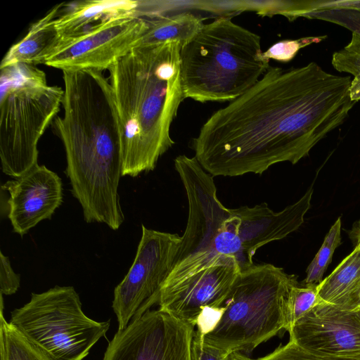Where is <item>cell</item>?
Masks as SVG:
<instances>
[{
  "label": "cell",
  "mask_w": 360,
  "mask_h": 360,
  "mask_svg": "<svg viewBox=\"0 0 360 360\" xmlns=\"http://www.w3.org/2000/svg\"><path fill=\"white\" fill-rule=\"evenodd\" d=\"M1 188L8 192V217L21 237L39 222L50 219L63 202L62 181L44 165H37Z\"/></svg>",
  "instance_id": "cell-12"
},
{
  "label": "cell",
  "mask_w": 360,
  "mask_h": 360,
  "mask_svg": "<svg viewBox=\"0 0 360 360\" xmlns=\"http://www.w3.org/2000/svg\"><path fill=\"white\" fill-rule=\"evenodd\" d=\"M323 302L318 292L317 285H294L290 290L285 304V329L288 333L294 325L315 307Z\"/></svg>",
  "instance_id": "cell-18"
},
{
  "label": "cell",
  "mask_w": 360,
  "mask_h": 360,
  "mask_svg": "<svg viewBox=\"0 0 360 360\" xmlns=\"http://www.w3.org/2000/svg\"><path fill=\"white\" fill-rule=\"evenodd\" d=\"M147 21L148 28L136 46L176 41L182 47L204 25L202 18L191 11L170 15L157 14L150 16Z\"/></svg>",
  "instance_id": "cell-15"
},
{
  "label": "cell",
  "mask_w": 360,
  "mask_h": 360,
  "mask_svg": "<svg viewBox=\"0 0 360 360\" xmlns=\"http://www.w3.org/2000/svg\"><path fill=\"white\" fill-rule=\"evenodd\" d=\"M341 243V219L339 217L330 227L324 240L309 264L304 285H318L323 280V274L331 262L335 249Z\"/></svg>",
  "instance_id": "cell-20"
},
{
  "label": "cell",
  "mask_w": 360,
  "mask_h": 360,
  "mask_svg": "<svg viewBox=\"0 0 360 360\" xmlns=\"http://www.w3.org/2000/svg\"><path fill=\"white\" fill-rule=\"evenodd\" d=\"M257 360H340L319 356L302 347L295 341L290 340L273 352Z\"/></svg>",
  "instance_id": "cell-23"
},
{
  "label": "cell",
  "mask_w": 360,
  "mask_h": 360,
  "mask_svg": "<svg viewBox=\"0 0 360 360\" xmlns=\"http://www.w3.org/2000/svg\"><path fill=\"white\" fill-rule=\"evenodd\" d=\"M63 6V3L54 6L42 18L33 23L27 34L8 49L0 68L18 63L44 64L60 43L56 19Z\"/></svg>",
  "instance_id": "cell-14"
},
{
  "label": "cell",
  "mask_w": 360,
  "mask_h": 360,
  "mask_svg": "<svg viewBox=\"0 0 360 360\" xmlns=\"http://www.w3.org/2000/svg\"><path fill=\"white\" fill-rule=\"evenodd\" d=\"M63 6L56 19L60 41L80 37L112 20L141 17V1L85 0L64 3Z\"/></svg>",
  "instance_id": "cell-13"
},
{
  "label": "cell",
  "mask_w": 360,
  "mask_h": 360,
  "mask_svg": "<svg viewBox=\"0 0 360 360\" xmlns=\"http://www.w3.org/2000/svg\"><path fill=\"white\" fill-rule=\"evenodd\" d=\"M360 286V244L347 256L333 271L317 285L322 300L345 307Z\"/></svg>",
  "instance_id": "cell-16"
},
{
  "label": "cell",
  "mask_w": 360,
  "mask_h": 360,
  "mask_svg": "<svg viewBox=\"0 0 360 360\" xmlns=\"http://www.w3.org/2000/svg\"><path fill=\"white\" fill-rule=\"evenodd\" d=\"M351 81L315 62L270 66L203 124L193 141L194 157L212 176L262 174L277 163L296 164L349 115L356 103Z\"/></svg>",
  "instance_id": "cell-1"
},
{
  "label": "cell",
  "mask_w": 360,
  "mask_h": 360,
  "mask_svg": "<svg viewBox=\"0 0 360 360\" xmlns=\"http://www.w3.org/2000/svg\"><path fill=\"white\" fill-rule=\"evenodd\" d=\"M347 308H360V286L350 297L347 306Z\"/></svg>",
  "instance_id": "cell-28"
},
{
  "label": "cell",
  "mask_w": 360,
  "mask_h": 360,
  "mask_svg": "<svg viewBox=\"0 0 360 360\" xmlns=\"http://www.w3.org/2000/svg\"><path fill=\"white\" fill-rule=\"evenodd\" d=\"M349 235L355 245L360 244V220L354 224Z\"/></svg>",
  "instance_id": "cell-27"
},
{
  "label": "cell",
  "mask_w": 360,
  "mask_h": 360,
  "mask_svg": "<svg viewBox=\"0 0 360 360\" xmlns=\"http://www.w3.org/2000/svg\"><path fill=\"white\" fill-rule=\"evenodd\" d=\"M20 275L11 267L8 257L0 252V292L1 295H11L20 287Z\"/></svg>",
  "instance_id": "cell-25"
},
{
  "label": "cell",
  "mask_w": 360,
  "mask_h": 360,
  "mask_svg": "<svg viewBox=\"0 0 360 360\" xmlns=\"http://www.w3.org/2000/svg\"><path fill=\"white\" fill-rule=\"evenodd\" d=\"M231 353L207 344L203 336L195 331L191 347V360H226Z\"/></svg>",
  "instance_id": "cell-24"
},
{
  "label": "cell",
  "mask_w": 360,
  "mask_h": 360,
  "mask_svg": "<svg viewBox=\"0 0 360 360\" xmlns=\"http://www.w3.org/2000/svg\"><path fill=\"white\" fill-rule=\"evenodd\" d=\"M194 326L159 309L117 331L103 360H191Z\"/></svg>",
  "instance_id": "cell-9"
},
{
  "label": "cell",
  "mask_w": 360,
  "mask_h": 360,
  "mask_svg": "<svg viewBox=\"0 0 360 360\" xmlns=\"http://www.w3.org/2000/svg\"><path fill=\"white\" fill-rule=\"evenodd\" d=\"M63 75L64 113L53 127L64 146L72 193L87 223L118 230L124 220L118 194L122 131L110 83L96 70Z\"/></svg>",
  "instance_id": "cell-2"
},
{
  "label": "cell",
  "mask_w": 360,
  "mask_h": 360,
  "mask_svg": "<svg viewBox=\"0 0 360 360\" xmlns=\"http://www.w3.org/2000/svg\"><path fill=\"white\" fill-rule=\"evenodd\" d=\"M176 41L137 46L109 68L122 131V176L153 170L173 145L170 128L185 99Z\"/></svg>",
  "instance_id": "cell-3"
},
{
  "label": "cell",
  "mask_w": 360,
  "mask_h": 360,
  "mask_svg": "<svg viewBox=\"0 0 360 360\" xmlns=\"http://www.w3.org/2000/svg\"><path fill=\"white\" fill-rule=\"evenodd\" d=\"M297 276L272 264L241 271L225 300L224 313L205 342L232 352L249 353L285 329L284 309Z\"/></svg>",
  "instance_id": "cell-6"
},
{
  "label": "cell",
  "mask_w": 360,
  "mask_h": 360,
  "mask_svg": "<svg viewBox=\"0 0 360 360\" xmlns=\"http://www.w3.org/2000/svg\"><path fill=\"white\" fill-rule=\"evenodd\" d=\"M260 41L259 35L228 15L204 24L180 51L184 98L232 101L245 94L270 67Z\"/></svg>",
  "instance_id": "cell-4"
},
{
  "label": "cell",
  "mask_w": 360,
  "mask_h": 360,
  "mask_svg": "<svg viewBox=\"0 0 360 360\" xmlns=\"http://www.w3.org/2000/svg\"><path fill=\"white\" fill-rule=\"evenodd\" d=\"M11 314L9 322L48 360H83L110 328L109 321H96L83 312L72 286L32 293Z\"/></svg>",
  "instance_id": "cell-7"
},
{
  "label": "cell",
  "mask_w": 360,
  "mask_h": 360,
  "mask_svg": "<svg viewBox=\"0 0 360 360\" xmlns=\"http://www.w3.org/2000/svg\"><path fill=\"white\" fill-rule=\"evenodd\" d=\"M141 226L133 264L114 290L112 307L118 323L117 331L158 304L181 241V236L176 233Z\"/></svg>",
  "instance_id": "cell-8"
},
{
  "label": "cell",
  "mask_w": 360,
  "mask_h": 360,
  "mask_svg": "<svg viewBox=\"0 0 360 360\" xmlns=\"http://www.w3.org/2000/svg\"><path fill=\"white\" fill-rule=\"evenodd\" d=\"M332 7L360 9V0H319L315 10Z\"/></svg>",
  "instance_id": "cell-26"
},
{
  "label": "cell",
  "mask_w": 360,
  "mask_h": 360,
  "mask_svg": "<svg viewBox=\"0 0 360 360\" xmlns=\"http://www.w3.org/2000/svg\"><path fill=\"white\" fill-rule=\"evenodd\" d=\"M302 17L337 24L360 35V9L332 7L311 11Z\"/></svg>",
  "instance_id": "cell-21"
},
{
  "label": "cell",
  "mask_w": 360,
  "mask_h": 360,
  "mask_svg": "<svg viewBox=\"0 0 360 360\" xmlns=\"http://www.w3.org/2000/svg\"><path fill=\"white\" fill-rule=\"evenodd\" d=\"M1 295L0 360H48L10 322L3 314Z\"/></svg>",
  "instance_id": "cell-17"
},
{
  "label": "cell",
  "mask_w": 360,
  "mask_h": 360,
  "mask_svg": "<svg viewBox=\"0 0 360 360\" xmlns=\"http://www.w3.org/2000/svg\"><path fill=\"white\" fill-rule=\"evenodd\" d=\"M326 37V36L307 37L294 40L281 41L264 51V55L269 60L273 58L281 62H289L301 49L314 43H319Z\"/></svg>",
  "instance_id": "cell-22"
},
{
  "label": "cell",
  "mask_w": 360,
  "mask_h": 360,
  "mask_svg": "<svg viewBox=\"0 0 360 360\" xmlns=\"http://www.w3.org/2000/svg\"><path fill=\"white\" fill-rule=\"evenodd\" d=\"M0 158L14 179L38 165V142L62 104L64 89L47 83L36 65L0 68Z\"/></svg>",
  "instance_id": "cell-5"
},
{
  "label": "cell",
  "mask_w": 360,
  "mask_h": 360,
  "mask_svg": "<svg viewBox=\"0 0 360 360\" xmlns=\"http://www.w3.org/2000/svg\"><path fill=\"white\" fill-rule=\"evenodd\" d=\"M332 65L340 72L354 76L349 86V96L352 101L360 100V35L352 33L350 41L332 56Z\"/></svg>",
  "instance_id": "cell-19"
},
{
  "label": "cell",
  "mask_w": 360,
  "mask_h": 360,
  "mask_svg": "<svg viewBox=\"0 0 360 360\" xmlns=\"http://www.w3.org/2000/svg\"><path fill=\"white\" fill-rule=\"evenodd\" d=\"M147 28V19L141 16L112 20L80 37L60 41L44 64L62 71L109 70L136 46Z\"/></svg>",
  "instance_id": "cell-10"
},
{
  "label": "cell",
  "mask_w": 360,
  "mask_h": 360,
  "mask_svg": "<svg viewBox=\"0 0 360 360\" xmlns=\"http://www.w3.org/2000/svg\"><path fill=\"white\" fill-rule=\"evenodd\" d=\"M290 340L319 356L360 360V308L321 302L289 332Z\"/></svg>",
  "instance_id": "cell-11"
}]
</instances>
